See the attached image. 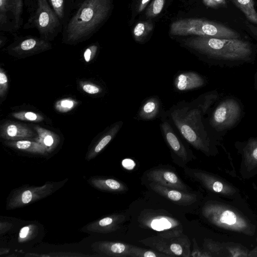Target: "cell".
<instances>
[{"label": "cell", "mask_w": 257, "mask_h": 257, "mask_svg": "<svg viewBox=\"0 0 257 257\" xmlns=\"http://www.w3.org/2000/svg\"><path fill=\"white\" fill-rule=\"evenodd\" d=\"M110 0H85L69 21L65 34L67 40L80 41L93 34L107 18Z\"/></svg>", "instance_id": "1"}, {"label": "cell", "mask_w": 257, "mask_h": 257, "mask_svg": "<svg viewBox=\"0 0 257 257\" xmlns=\"http://www.w3.org/2000/svg\"><path fill=\"white\" fill-rule=\"evenodd\" d=\"M201 108L197 99L190 102L181 101L170 108L167 117L188 143L203 151L205 146Z\"/></svg>", "instance_id": "2"}, {"label": "cell", "mask_w": 257, "mask_h": 257, "mask_svg": "<svg viewBox=\"0 0 257 257\" xmlns=\"http://www.w3.org/2000/svg\"><path fill=\"white\" fill-rule=\"evenodd\" d=\"M184 45L208 58H241L251 53L249 44L238 39L198 36L183 41Z\"/></svg>", "instance_id": "3"}, {"label": "cell", "mask_w": 257, "mask_h": 257, "mask_svg": "<svg viewBox=\"0 0 257 257\" xmlns=\"http://www.w3.org/2000/svg\"><path fill=\"white\" fill-rule=\"evenodd\" d=\"M170 34L174 36L190 35L222 39H238L239 34L223 25L202 19L189 18L173 22Z\"/></svg>", "instance_id": "4"}, {"label": "cell", "mask_w": 257, "mask_h": 257, "mask_svg": "<svg viewBox=\"0 0 257 257\" xmlns=\"http://www.w3.org/2000/svg\"><path fill=\"white\" fill-rule=\"evenodd\" d=\"M139 241L169 256H191V241L183 232V229L159 232L157 235Z\"/></svg>", "instance_id": "5"}, {"label": "cell", "mask_w": 257, "mask_h": 257, "mask_svg": "<svg viewBox=\"0 0 257 257\" xmlns=\"http://www.w3.org/2000/svg\"><path fill=\"white\" fill-rule=\"evenodd\" d=\"M59 20L47 0H38L33 22L40 34L48 36L53 34L60 25Z\"/></svg>", "instance_id": "6"}, {"label": "cell", "mask_w": 257, "mask_h": 257, "mask_svg": "<svg viewBox=\"0 0 257 257\" xmlns=\"http://www.w3.org/2000/svg\"><path fill=\"white\" fill-rule=\"evenodd\" d=\"M54 187L51 184L22 188L14 193L7 203L8 209H14L37 201L50 195Z\"/></svg>", "instance_id": "7"}, {"label": "cell", "mask_w": 257, "mask_h": 257, "mask_svg": "<svg viewBox=\"0 0 257 257\" xmlns=\"http://www.w3.org/2000/svg\"><path fill=\"white\" fill-rule=\"evenodd\" d=\"M147 176L148 179L163 186L187 192L186 184L174 172L163 169L150 171Z\"/></svg>", "instance_id": "8"}, {"label": "cell", "mask_w": 257, "mask_h": 257, "mask_svg": "<svg viewBox=\"0 0 257 257\" xmlns=\"http://www.w3.org/2000/svg\"><path fill=\"white\" fill-rule=\"evenodd\" d=\"M125 218L122 214H112L90 223L82 230L100 233L112 232L119 228Z\"/></svg>", "instance_id": "9"}, {"label": "cell", "mask_w": 257, "mask_h": 257, "mask_svg": "<svg viewBox=\"0 0 257 257\" xmlns=\"http://www.w3.org/2000/svg\"><path fill=\"white\" fill-rule=\"evenodd\" d=\"M150 186L158 194L179 205H190L196 200L195 194L166 187L154 182L151 183Z\"/></svg>", "instance_id": "10"}, {"label": "cell", "mask_w": 257, "mask_h": 257, "mask_svg": "<svg viewBox=\"0 0 257 257\" xmlns=\"http://www.w3.org/2000/svg\"><path fill=\"white\" fill-rule=\"evenodd\" d=\"M172 126L167 117L162 119L160 127L167 143L177 156L186 161L188 158L187 149Z\"/></svg>", "instance_id": "11"}, {"label": "cell", "mask_w": 257, "mask_h": 257, "mask_svg": "<svg viewBox=\"0 0 257 257\" xmlns=\"http://www.w3.org/2000/svg\"><path fill=\"white\" fill-rule=\"evenodd\" d=\"M132 245L121 242L102 241L94 242L92 247L94 251L102 255L127 257L130 256Z\"/></svg>", "instance_id": "12"}, {"label": "cell", "mask_w": 257, "mask_h": 257, "mask_svg": "<svg viewBox=\"0 0 257 257\" xmlns=\"http://www.w3.org/2000/svg\"><path fill=\"white\" fill-rule=\"evenodd\" d=\"M141 221L144 225L160 232L182 229V225L178 220L164 215H148L144 217Z\"/></svg>", "instance_id": "13"}, {"label": "cell", "mask_w": 257, "mask_h": 257, "mask_svg": "<svg viewBox=\"0 0 257 257\" xmlns=\"http://www.w3.org/2000/svg\"><path fill=\"white\" fill-rule=\"evenodd\" d=\"M204 84L203 77L194 71L179 73L174 79V87L179 91H187L202 87Z\"/></svg>", "instance_id": "14"}, {"label": "cell", "mask_w": 257, "mask_h": 257, "mask_svg": "<svg viewBox=\"0 0 257 257\" xmlns=\"http://www.w3.org/2000/svg\"><path fill=\"white\" fill-rule=\"evenodd\" d=\"M161 110V102L157 96H152L146 99L141 105L137 118L143 120L156 119Z\"/></svg>", "instance_id": "15"}, {"label": "cell", "mask_w": 257, "mask_h": 257, "mask_svg": "<svg viewBox=\"0 0 257 257\" xmlns=\"http://www.w3.org/2000/svg\"><path fill=\"white\" fill-rule=\"evenodd\" d=\"M1 137L10 140H19L32 137L34 133L28 127L16 123H7L2 128Z\"/></svg>", "instance_id": "16"}, {"label": "cell", "mask_w": 257, "mask_h": 257, "mask_svg": "<svg viewBox=\"0 0 257 257\" xmlns=\"http://www.w3.org/2000/svg\"><path fill=\"white\" fill-rule=\"evenodd\" d=\"M90 183L95 188L110 192H123L127 187L122 182L111 178H91Z\"/></svg>", "instance_id": "17"}, {"label": "cell", "mask_w": 257, "mask_h": 257, "mask_svg": "<svg viewBox=\"0 0 257 257\" xmlns=\"http://www.w3.org/2000/svg\"><path fill=\"white\" fill-rule=\"evenodd\" d=\"M245 15L248 21L257 24V12L253 0H229Z\"/></svg>", "instance_id": "18"}, {"label": "cell", "mask_w": 257, "mask_h": 257, "mask_svg": "<svg viewBox=\"0 0 257 257\" xmlns=\"http://www.w3.org/2000/svg\"><path fill=\"white\" fill-rule=\"evenodd\" d=\"M7 145L17 149L33 153L44 154L47 152L40 143L27 140L9 142Z\"/></svg>", "instance_id": "19"}, {"label": "cell", "mask_w": 257, "mask_h": 257, "mask_svg": "<svg viewBox=\"0 0 257 257\" xmlns=\"http://www.w3.org/2000/svg\"><path fill=\"white\" fill-rule=\"evenodd\" d=\"M122 122H119L110 130L109 132L104 136L95 146L94 149L91 150L87 156V160H90L94 158L104 147L110 142L115 135L118 132L121 127Z\"/></svg>", "instance_id": "20"}, {"label": "cell", "mask_w": 257, "mask_h": 257, "mask_svg": "<svg viewBox=\"0 0 257 257\" xmlns=\"http://www.w3.org/2000/svg\"><path fill=\"white\" fill-rule=\"evenodd\" d=\"M48 44L43 40L34 37H29L21 41L16 47L18 51H33L37 49H43L48 47Z\"/></svg>", "instance_id": "21"}, {"label": "cell", "mask_w": 257, "mask_h": 257, "mask_svg": "<svg viewBox=\"0 0 257 257\" xmlns=\"http://www.w3.org/2000/svg\"><path fill=\"white\" fill-rule=\"evenodd\" d=\"M232 107L229 104H224L219 106L215 110L213 115V120L217 124H222L228 120L232 116Z\"/></svg>", "instance_id": "22"}, {"label": "cell", "mask_w": 257, "mask_h": 257, "mask_svg": "<svg viewBox=\"0 0 257 257\" xmlns=\"http://www.w3.org/2000/svg\"><path fill=\"white\" fill-rule=\"evenodd\" d=\"M130 257H164L169 255L153 249H148L132 245L130 250Z\"/></svg>", "instance_id": "23"}, {"label": "cell", "mask_w": 257, "mask_h": 257, "mask_svg": "<svg viewBox=\"0 0 257 257\" xmlns=\"http://www.w3.org/2000/svg\"><path fill=\"white\" fill-rule=\"evenodd\" d=\"M9 12L13 15L15 28L18 29L21 22V15L23 11V1L22 0H9Z\"/></svg>", "instance_id": "24"}, {"label": "cell", "mask_w": 257, "mask_h": 257, "mask_svg": "<svg viewBox=\"0 0 257 257\" xmlns=\"http://www.w3.org/2000/svg\"><path fill=\"white\" fill-rule=\"evenodd\" d=\"M37 232V226L34 224H30L23 227L19 231V242H26L32 239L35 236Z\"/></svg>", "instance_id": "25"}, {"label": "cell", "mask_w": 257, "mask_h": 257, "mask_svg": "<svg viewBox=\"0 0 257 257\" xmlns=\"http://www.w3.org/2000/svg\"><path fill=\"white\" fill-rule=\"evenodd\" d=\"M152 28L151 25L148 23H138L133 31L135 39L137 41H141L151 30Z\"/></svg>", "instance_id": "26"}, {"label": "cell", "mask_w": 257, "mask_h": 257, "mask_svg": "<svg viewBox=\"0 0 257 257\" xmlns=\"http://www.w3.org/2000/svg\"><path fill=\"white\" fill-rule=\"evenodd\" d=\"M39 143H40L46 150L47 152L51 150L56 145L54 138L48 133L44 131L43 133L39 132Z\"/></svg>", "instance_id": "27"}, {"label": "cell", "mask_w": 257, "mask_h": 257, "mask_svg": "<svg viewBox=\"0 0 257 257\" xmlns=\"http://www.w3.org/2000/svg\"><path fill=\"white\" fill-rule=\"evenodd\" d=\"M50 5L56 14L59 19H62L64 15V0H47Z\"/></svg>", "instance_id": "28"}, {"label": "cell", "mask_w": 257, "mask_h": 257, "mask_svg": "<svg viewBox=\"0 0 257 257\" xmlns=\"http://www.w3.org/2000/svg\"><path fill=\"white\" fill-rule=\"evenodd\" d=\"M8 12H9V0H0V24L1 26L7 23Z\"/></svg>", "instance_id": "29"}, {"label": "cell", "mask_w": 257, "mask_h": 257, "mask_svg": "<svg viewBox=\"0 0 257 257\" xmlns=\"http://www.w3.org/2000/svg\"><path fill=\"white\" fill-rule=\"evenodd\" d=\"M219 220L222 223L233 225L236 223L237 219L235 214L233 212L226 210L220 215Z\"/></svg>", "instance_id": "30"}, {"label": "cell", "mask_w": 257, "mask_h": 257, "mask_svg": "<svg viewBox=\"0 0 257 257\" xmlns=\"http://www.w3.org/2000/svg\"><path fill=\"white\" fill-rule=\"evenodd\" d=\"M14 116L18 119L30 121H39L41 119L40 116L33 112H22L15 113Z\"/></svg>", "instance_id": "31"}, {"label": "cell", "mask_w": 257, "mask_h": 257, "mask_svg": "<svg viewBox=\"0 0 257 257\" xmlns=\"http://www.w3.org/2000/svg\"><path fill=\"white\" fill-rule=\"evenodd\" d=\"M164 4V0H154L151 8L149 9L150 16H156L162 11Z\"/></svg>", "instance_id": "32"}, {"label": "cell", "mask_w": 257, "mask_h": 257, "mask_svg": "<svg viewBox=\"0 0 257 257\" xmlns=\"http://www.w3.org/2000/svg\"><path fill=\"white\" fill-rule=\"evenodd\" d=\"M74 103L73 101L65 99L59 101L57 105V108L60 111H66L70 110L73 106Z\"/></svg>", "instance_id": "33"}, {"label": "cell", "mask_w": 257, "mask_h": 257, "mask_svg": "<svg viewBox=\"0 0 257 257\" xmlns=\"http://www.w3.org/2000/svg\"><path fill=\"white\" fill-rule=\"evenodd\" d=\"M205 5L211 8L225 7L226 5L225 0H203Z\"/></svg>", "instance_id": "34"}, {"label": "cell", "mask_w": 257, "mask_h": 257, "mask_svg": "<svg viewBox=\"0 0 257 257\" xmlns=\"http://www.w3.org/2000/svg\"><path fill=\"white\" fill-rule=\"evenodd\" d=\"M97 47L95 45L91 46L87 48L84 52V58L86 62H88L96 51Z\"/></svg>", "instance_id": "35"}, {"label": "cell", "mask_w": 257, "mask_h": 257, "mask_svg": "<svg viewBox=\"0 0 257 257\" xmlns=\"http://www.w3.org/2000/svg\"><path fill=\"white\" fill-rule=\"evenodd\" d=\"M83 90L89 94H96L99 92V89L97 86L90 84H86L83 86Z\"/></svg>", "instance_id": "36"}, {"label": "cell", "mask_w": 257, "mask_h": 257, "mask_svg": "<svg viewBox=\"0 0 257 257\" xmlns=\"http://www.w3.org/2000/svg\"><path fill=\"white\" fill-rule=\"evenodd\" d=\"M8 78L6 75L1 70L0 72V84H1V94L2 93L3 90H4L7 84Z\"/></svg>", "instance_id": "37"}, {"label": "cell", "mask_w": 257, "mask_h": 257, "mask_svg": "<svg viewBox=\"0 0 257 257\" xmlns=\"http://www.w3.org/2000/svg\"><path fill=\"white\" fill-rule=\"evenodd\" d=\"M122 165L126 169H133L135 166V163L133 160L129 159H124L122 161Z\"/></svg>", "instance_id": "38"}, {"label": "cell", "mask_w": 257, "mask_h": 257, "mask_svg": "<svg viewBox=\"0 0 257 257\" xmlns=\"http://www.w3.org/2000/svg\"><path fill=\"white\" fill-rule=\"evenodd\" d=\"M211 185L212 189L216 192H220L223 189V185L219 181H215Z\"/></svg>", "instance_id": "39"}, {"label": "cell", "mask_w": 257, "mask_h": 257, "mask_svg": "<svg viewBox=\"0 0 257 257\" xmlns=\"http://www.w3.org/2000/svg\"><path fill=\"white\" fill-rule=\"evenodd\" d=\"M150 0H142L140 6L139 7V11H141L144 9V8L146 6L147 4Z\"/></svg>", "instance_id": "40"}, {"label": "cell", "mask_w": 257, "mask_h": 257, "mask_svg": "<svg viewBox=\"0 0 257 257\" xmlns=\"http://www.w3.org/2000/svg\"><path fill=\"white\" fill-rule=\"evenodd\" d=\"M252 154L253 157L257 160V148L254 150Z\"/></svg>", "instance_id": "41"}]
</instances>
